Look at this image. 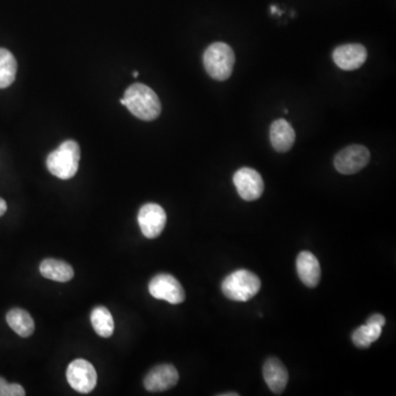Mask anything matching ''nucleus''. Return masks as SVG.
Here are the masks:
<instances>
[{
    "label": "nucleus",
    "instance_id": "f257e3e1",
    "mask_svg": "<svg viewBox=\"0 0 396 396\" xmlns=\"http://www.w3.org/2000/svg\"><path fill=\"white\" fill-rule=\"evenodd\" d=\"M125 101L128 111L136 118L144 121L155 120L161 115L162 106L159 96L149 86L136 83L125 92Z\"/></svg>",
    "mask_w": 396,
    "mask_h": 396
},
{
    "label": "nucleus",
    "instance_id": "f03ea898",
    "mask_svg": "<svg viewBox=\"0 0 396 396\" xmlns=\"http://www.w3.org/2000/svg\"><path fill=\"white\" fill-rule=\"evenodd\" d=\"M80 149L78 142L67 140L47 159L48 170L59 180H70L78 173L80 167Z\"/></svg>",
    "mask_w": 396,
    "mask_h": 396
},
{
    "label": "nucleus",
    "instance_id": "7ed1b4c3",
    "mask_svg": "<svg viewBox=\"0 0 396 396\" xmlns=\"http://www.w3.org/2000/svg\"><path fill=\"white\" fill-rule=\"evenodd\" d=\"M203 61L207 74L214 80L224 82L232 76L236 57L228 44L216 42L207 48Z\"/></svg>",
    "mask_w": 396,
    "mask_h": 396
},
{
    "label": "nucleus",
    "instance_id": "20e7f679",
    "mask_svg": "<svg viewBox=\"0 0 396 396\" xmlns=\"http://www.w3.org/2000/svg\"><path fill=\"white\" fill-rule=\"evenodd\" d=\"M222 290L227 299L234 302H248L261 290L260 278L251 271H234L222 281Z\"/></svg>",
    "mask_w": 396,
    "mask_h": 396
},
{
    "label": "nucleus",
    "instance_id": "39448f33",
    "mask_svg": "<svg viewBox=\"0 0 396 396\" xmlns=\"http://www.w3.org/2000/svg\"><path fill=\"white\" fill-rule=\"evenodd\" d=\"M149 292L155 299H162L173 305L185 301V291L182 284L174 276L167 273H161L152 278L149 283Z\"/></svg>",
    "mask_w": 396,
    "mask_h": 396
},
{
    "label": "nucleus",
    "instance_id": "423d86ee",
    "mask_svg": "<svg viewBox=\"0 0 396 396\" xmlns=\"http://www.w3.org/2000/svg\"><path fill=\"white\" fill-rule=\"evenodd\" d=\"M370 161V152L360 144H353L338 152L334 157L336 170L341 174L350 175L360 172Z\"/></svg>",
    "mask_w": 396,
    "mask_h": 396
},
{
    "label": "nucleus",
    "instance_id": "0eeeda50",
    "mask_svg": "<svg viewBox=\"0 0 396 396\" xmlns=\"http://www.w3.org/2000/svg\"><path fill=\"white\" fill-rule=\"evenodd\" d=\"M66 379L75 391L87 394L97 384V372L92 363L84 359H76L69 365Z\"/></svg>",
    "mask_w": 396,
    "mask_h": 396
},
{
    "label": "nucleus",
    "instance_id": "6e6552de",
    "mask_svg": "<svg viewBox=\"0 0 396 396\" xmlns=\"http://www.w3.org/2000/svg\"><path fill=\"white\" fill-rule=\"evenodd\" d=\"M234 184L242 199L257 201L262 196L264 183L260 173L251 167H241L234 175Z\"/></svg>",
    "mask_w": 396,
    "mask_h": 396
},
{
    "label": "nucleus",
    "instance_id": "1a4fd4ad",
    "mask_svg": "<svg viewBox=\"0 0 396 396\" xmlns=\"http://www.w3.org/2000/svg\"><path fill=\"white\" fill-rule=\"evenodd\" d=\"M138 222L144 237L148 239H155L164 230L167 214L164 209L157 204H146L140 208Z\"/></svg>",
    "mask_w": 396,
    "mask_h": 396
},
{
    "label": "nucleus",
    "instance_id": "9d476101",
    "mask_svg": "<svg viewBox=\"0 0 396 396\" xmlns=\"http://www.w3.org/2000/svg\"><path fill=\"white\" fill-rule=\"evenodd\" d=\"M178 379L180 376L174 365H157L144 378V388L149 392L167 391L178 384Z\"/></svg>",
    "mask_w": 396,
    "mask_h": 396
},
{
    "label": "nucleus",
    "instance_id": "9b49d317",
    "mask_svg": "<svg viewBox=\"0 0 396 396\" xmlns=\"http://www.w3.org/2000/svg\"><path fill=\"white\" fill-rule=\"evenodd\" d=\"M368 52L361 44H344L332 52L334 64L344 71H355L365 64Z\"/></svg>",
    "mask_w": 396,
    "mask_h": 396
},
{
    "label": "nucleus",
    "instance_id": "f8f14e48",
    "mask_svg": "<svg viewBox=\"0 0 396 396\" xmlns=\"http://www.w3.org/2000/svg\"><path fill=\"white\" fill-rule=\"evenodd\" d=\"M296 270L307 288H316L320 281L322 270L317 257L309 251H302L296 259Z\"/></svg>",
    "mask_w": 396,
    "mask_h": 396
},
{
    "label": "nucleus",
    "instance_id": "ddd939ff",
    "mask_svg": "<svg viewBox=\"0 0 396 396\" xmlns=\"http://www.w3.org/2000/svg\"><path fill=\"white\" fill-rule=\"evenodd\" d=\"M265 383L274 394H282L288 386V372L278 358H269L263 365Z\"/></svg>",
    "mask_w": 396,
    "mask_h": 396
},
{
    "label": "nucleus",
    "instance_id": "4468645a",
    "mask_svg": "<svg viewBox=\"0 0 396 396\" xmlns=\"http://www.w3.org/2000/svg\"><path fill=\"white\" fill-rule=\"evenodd\" d=\"M296 134L293 127L285 119H278L271 125L270 140L278 152H288L293 147Z\"/></svg>",
    "mask_w": 396,
    "mask_h": 396
},
{
    "label": "nucleus",
    "instance_id": "2eb2a0df",
    "mask_svg": "<svg viewBox=\"0 0 396 396\" xmlns=\"http://www.w3.org/2000/svg\"><path fill=\"white\" fill-rule=\"evenodd\" d=\"M42 276L57 282H69L74 276V270L69 263L55 259H45L40 264Z\"/></svg>",
    "mask_w": 396,
    "mask_h": 396
},
{
    "label": "nucleus",
    "instance_id": "dca6fc26",
    "mask_svg": "<svg viewBox=\"0 0 396 396\" xmlns=\"http://www.w3.org/2000/svg\"><path fill=\"white\" fill-rule=\"evenodd\" d=\"M7 324L11 330L19 334L20 337L28 338L31 336L36 330L34 318L28 311L21 309H13L8 311L6 316Z\"/></svg>",
    "mask_w": 396,
    "mask_h": 396
},
{
    "label": "nucleus",
    "instance_id": "f3484780",
    "mask_svg": "<svg viewBox=\"0 0 396 396\" xmlns=\"http://www.w3.org/2000/svg\"><path fill=\"white\" fill-rule=\"evenodd\" d=\"M90 323L98 336L103 338H109L113 336L115 322H113L111 311L105 306H97L92 311Z\"/></svg>",
    "mask_w": 396,
    "mask_h": 396
},
{
    "label": "nucleus",
    "instance_id": "a211bd4d",
    "mask_svg": "<svg viewBox=\"0 0 396 396\" xmlns=\"http://www.w3.org/2000/svg\"><path fill=\"white\" fill-rule=\"evenodd\" d=\"M17 64L16 57L7 49L0 48V88L9 87L16 80Z\"/></svg>",
    "mask_w": 396,
    "mask_h": 396
},
{
    "label": "nucleus",
    "instance_id": "6ab92c4d",
    "mask_svg": "<svg viewBox=\"0 0 396 396\" xmlns=\"http://www.w3.org/2000/svg\"><path fill=\"white\" fill-rule=\"evenodd\" d=\"M381 334H382V327L365 323V325L359 327L353 332V345L360 349H367L380 338Z\"/></svg>",
    "mask_w": 396,
    "mask_h": 396
},
{
    "label": "nucleus",
    "instance_id": "aec40b11",
    "mask_svg": "<svg viewBox=\"0 0 396 396\" xmlns=\"http://www.w3.org/2000/svg\"><path fill=\"white\" fill-rule=\"evenodd\" d=\"M24 388L18 383H8L5 379L0 378V396H24Z\"/></svg>",
    "mask_w": 396,
    "mask_h": 396
},
{
    "label": "nucleus",
    "instance_id": "412c9836",
    "mask_svg": "<svg viewBox=\"0 0 396 396\" xmlns=\"http://www.w3.org/2000/svg\"><path fill=\"white\" fill-rule=\"evenodd\" d=\"M367 324L376 325L383 328L386 325V317L381 314H373L372 316L369 317Z\"/></svg>",
    "mask_w": 396,
    "mask_h": 396
},
{
    "label": "nucleus",
    "instance_id": "4be33fe9",
    "mask_svg": "<svg viewBox=\"0 0 396 396\" xmlns=\"http://www.w3.org/2000/svg\"><path fill=\"white\" fill-rule=\"evenodd\" d=\"M7 211V203L3 201V198H0V217L3 216Z\"/></svg>",
    "mask_w": 396,
    "mask_h": 396
},
{
    "label": "nucleus",
    "instance_id": "5701e85b",
    "mask_svg": "<svg viewBox=\"0 0 396 396\" xmlns=\"http://www.w3.org/2000/svg\"><path fill=\"white\" fill-rule=\"evenodd\" d=\"M219 395H220V396H238V395H239V394L234 393V392H232V393H222V394H219Z\"/></svg>",
    "mask_w": 396,
    "mask_h": 396
},
{
    "label": "nucleus",
    "instance_id": "b1692460",
    "mask_svg": "<svg viewBox=\"0 0 396 396\" xmlns=\"http://www.w3.org/2000/svg\"><path fill=\"white\" fill-rule=\"evenodd\" d=\"M120 104L121 105H126V101H125V98H121L120 99Z\"/></svg>",
    "mask_w": 396,
    "mask_h": 396
},
{
    "label": "nucleus",
    "instance_id": "393cba45",
    "mask_svg": "<svg viewBox=\"0 0 396 396\" xmlns=\"http://www.w3.org/2000/svg\"><path fill=\"white\" fill-rule=\"evenodd\" d=\"M139 76V72H134V78H138Z\"/></svg>",
    "mask_w": 396,
    "mask_h": 396
}]
</instances>
